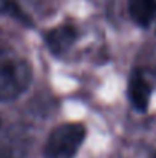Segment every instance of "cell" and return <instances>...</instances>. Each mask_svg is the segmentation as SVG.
Segmentation results:
<instances>
[{"instance_id":"obj_3","label":"cell","mask_w":156,"mask_h":158,"mask_svg":"<svg viewBox=\"0 0 156 158\" xmlns=\"http://www.w3.org/2000/svg\"><path fill=\"white\" fill-rule=\"evenodd\" d=\"M152 97V86L144 78L141 71H133L129 80V98L133 107L139 112L147 110Z\"/></svg>"},{"instance_id":"obj_4","label":"cell","mask_w":156,"mask_h":158,"mask_svg":"<svg viewBox=\"0 0 156 158\" xmlns=\"http://www.w3.org/2000/svg\"><path fill=\"white\" fill-rule=\"evenodd\" d=\"M77 40V29L72 25H63L51 29L46 34V45L52 54H64Z\"/></svg>"},{"instance_id":"obj_2","label":"cell","mask_w":156,"mask_h":158,"mask_svg":"<svg viewBox=\"0 0 156 158\" xmlns=\"http://www.w3.org/2000/svg\"><path fill=\"white\" fill-rule=\"evenodd\" d=\"M86 137V127L80 123H66L51 132L46 146V158H75Z\"/></svg>"},{"instance_id":"obj_5","label":"cell","mask_w":156,"mask_h":158,"mask_svg":"<svg viewBox=\"0 0 156 158\" xmlns=\"http://www.w3.org/2000/svg\"><path fill=\"white\" fill-rule=\"evenodd\" d=\"M129 12L136 25L146 28L156 15V0H129Z\"/></svg>"},{"instance_id":"obj_6","label":"cell","mask_w":156,"mask_h":158,"mask_svg":"<svg viewBox=\"0 0 156 158\" xmlns=\"http://www.w3.org/2000/svg\"><path fill=\"white\" fill-rule=\"evenodd\" d=\"M0 11L2 12H8L9 15H12L14 19H18L20 22H23V23H28L29 25V19L18 9V6L14 3V2H11V0H3L2 2V5H0Z\"/></svg>"},{"instance_id":"obj_1","label":"cell","mask_w":156,"mask_h":158,"mask_svg":"<svg viewBox=\"0 0 156 158\" xmlns=\"http://www.w3.org/2000/svg\"><path fill=\"white\" fill-rule=\"evenodd\" d=\"M32 81V66L22 54L0 48V102L20 97Z\"/></svg>"}]
</instances>
